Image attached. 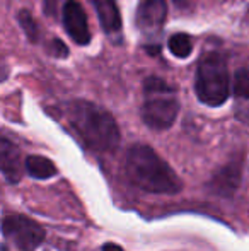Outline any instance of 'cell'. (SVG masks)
<instances>
[{
    "mask_svg": "<svg viewBox=\"0 0 249 251\" xmlns=\"http://www.w3.org/2000/svg\"><path fill=\"white\" fill-rule=\"evenodd\" d=\"M99 17V23L108 34H120L121 16L116 0H91Z\"/></svg>",
    "mask_w": 249,
    "mask_h": 251,
    "instance_id": "10",
    "label": "cell"
},
{
    "mask_svg": "<svg viewBox=\"0 0 249 251\" xmlns=\"http://www.w3.org/2000/svg\"><path fill=\"white\" fill-rule=\"evenodd\" d=\"M236 118L239 120L244 125H249V106H244V108H237L236 109Z\"/></svg>",
    "mask_w": 249,
    "mask_h": 251,
    "instance_id": "16",
    "label": "cell"
},
{
    "mask_svg": "<svg viewBox=\"0 0 249 251\" xmlns=\"http://www.w3.org/2000/svg\"><path fill=\"white\" fill-rule=\"evenodd\" d=\"M244 159H246L244 151H239L226 164L220 166L212 175V178L206 181L208 193L220 197V199H232L239 190L241 181H243Z\"/></svg>",
    "mask_w": 249,
    "mask_h": 251,
    "instance_id": "6",
    "label": "cell"
},
{
    "mask_svg": "<svg viewBox=\"0 0 249 251\" xmlns=\"http://www.w3.org/2000/svg\"><path fill=\"white\" fill-rule=\"evenodd\" d=\"M2 232L3 239L12 243L19 251H36L46 238L43 226L23 214L5 215L2 221Z\"/></svg>",
    "mask_w": 249,
    "mask_h": 251,
    "instance_id": "5",
    "label": "cell"
},
{
    "mask_svg": "<svg viewBox=\"0 0 249 251\" xmlns=\"http://www.w3.org/2000/svg\"><path fill=\"white\" fill-rule=\"evenodd\" d=\"M17 21H19L21 27L24 29V34L27 36V40L31 43H38V40H40V29H38V24L34 21V17L27 10H21L19 16H17Z\"/></svg>",
    "mask_w": 249,
    "mask_h": 251,
    "instance_id": "14",
    "label": "cell"
},
{
    "mask_svg": "<svg viewBox=\"0 0 249 251\" xmlns=\"http://www.w3.org/2000/svg\"><path fill=\"white\" fill-rule=\"evenodd\" d=\"M103 251H123V248L114 245V243H106V245L103 246Z\"/></svg>",
    "mask_w": 249,
    "mask_h": 251,
    "instance_id": "19",
    "label": "cell"
},
{
    "mask_svg": "<svg viewBox=\"0 0 249 251\" xmlns=\"http://www.w3.org/2000/svg\"><path fill=\"white\" fill-rule=\"evenodd\" d=\"M63 26L65 31L77 45L91 43V29L87 16L77 0H67L63 5Z\"/></svg>",
    "mask_w": 249,
    "mask_h": 251,
    "instance_id": "8",
    "label": "cell"
},
{
    "mask_svg": "<svg viewBox=\"0 0 249 251\" xmlns=\"http://www.w3.org/2000/svg\"><path fill=\"white\" fill-rule=\"evenodd\" d=\"M46 51L51 56H55V58H65V56H68V48L65 47V43L62 40H51L46 47Z\"/></svg>",
    "mask_w": 249,
    "mask_h": 251,
    "instance_id": "15",
    "label": "cell"
},
{
    "mask_svg": "<svg viewBox=\"0 0 249 251\" xmlns=\"http://www.w3.org/2000/svg\"><path fill=\"white\" fill-rule=\"evenodd\" d=\"M195 93L206 106L219 108L229 100L230 75L227 60L219 51H206L196 67Z\"/></svg>",
    "mask_w": 249,
    "mask_h": 251,
    "instance_id": "3",
    "label": "cell"
},
{
    "mask_svg": "<svg viewBox=\"0 0 249 251\" xmlns=\"http://www.w3.org/2000/svg\"><path fill=\"white\" fill-rule=\"evenodd\" d=\"M176 3L178 9L181 10H191L193 9V0H173Z\"/></svg>",
    "mask_w": 249,
    "mask_h": 251,
    "instance_id": "18",
    "label": "cell"
},
{
    "mask_svg": "<svg viewBox=\"0 0 249 251\" xmlns=\"http://www.w3.org/2000/svg\"><path fill=\"white\" fill-rule=\"evenodd\" d=\"M125 175L132 185L152 195H178L183 181L150 146L135 144L126 152Z\"/></svg>",
    "mask_w": 249,
    "mask_h": 251,
    "instance_id": "2",
    "label": "cell"
},
{
    "mask_svg": "<svg viewBox=\"0 0 249 251\" xmlns=\"http://www.w3.org/2000/svg\"><path fill=\"white\" fill-rule=\"evenodd\" d=\"M145 101L142 106V120L149 128L162 132L174 125L180 113L176 89L164 79L150 75L143 80Z\"/></svg>",
    "mask_w": 249,
    "mask_h": 251,
    "instance_id": "4",
    "label": "cell"
},
{
    "mask_svg": "<svg viewBox=\"0 0 249 251\" xmlns=\"http://www.w3.org/2000/svg\"><path fill=\"white\" fill-rule=\"evenodd\" d=\"M232 93L237 100H249V69H239L234 74Z\"/></svg>",
    "mask_w": 249,
    "mask_h": 251,
    "instance_id": "13",
    "label": "cell"
},
{
    "mask_svg": "<svg viewBox=\"0 0 249 251\" xmlns=\"http://www.w3.org/2000/svg\"><path fill=\"white\" fill-rule=\"evenodd\" d=\"M58 2H60V0H43L45 12H46V16H55V12H57V7H58Z\"/></svg>",
    "mask_w": 249,
    "mask_h": 251,
    "instance_id": "17",
    "label": "cell"
},
{
    "mask_svg": "<svg viewBox=\"0 0 249 251\" xmlns=\"http://www.w3.org/2000/svg\"><path fill=\"white\" fill-rule=\"evenodd\" d=\"M167 19L166 0H142L136 7L135 24L145 41L156 43Z\"/></svg>",
    "mask_w": 249,
    "mask_h": 251,
    "instance_id": "7",
    "label": "cell"
},
{
    "mask_svg": "<svg viewBox=\"0 0 249 251\" xmlns=\"http://www.w3.org/2000/svg\"><path fill=\"white\" fill-rule=\"evenodd\" d=\"M24 161H26V173L34 179H50L58 173L57 166L45 155L31 154Z\"/></svg>",
    "mask_w": 249,
    "mask_h": 251,
    "instance_id": "11",
    "label": "cell"
},
{
    "mask_svg": "<svg viewBox=\"0 0 249 251\" xmlns=\"http://www.w3.org/2000/svg\"><path fill=\"white\" fill-rule=\"evenodd\" d=\"M167 47H169V51L174 56H178V58H186V56H189V53L193 51L191 38L184 33L173 34L169 38V41H167Z\"/></svg>",
    "mask_w": 249,
    "mask_h": 251,
    "instance_id": "12",
    "label": "cell"
},
{
    "mask_svg": "<svg viewBox=\"0 0 249 251\" xmlns=\"http://www.w3.org/2000/svg\"><path fill=\"white\" fill-rule=\"evenodd\" d=\"M0 168L5 181L10 185H17L23 179L24 169H26V161L23 162L21 151L7 137H3L0 142Z\"/></svg>",
    "mask_w": 249,
    "mask_h": 251,
    "instance_id": "9",
    "label": "cell"
},
{
    "mask_svg": "<svg viewBox=\"0 0 249 251\" xmlns=\"http://www.w3.org/2000/svg\"><path fill=\"white\" fill-rule=\"evenodd\" d=\"M244 23L249 26V7H248V10H246V14H244Z\"/></svg>",
    "mask_w": 249,
    "mask_h": 251,
    "instance_id": "20",
    "label": "cell"
},
{
    "mask_svg": "<svg viewBox=\"0 0 249 251\" xmlns=\"http://www.w3.org/2000/svg\"><path fill=\"white\" fill-rule=\"evenodd\" d=\"M65 120L70 130L87 149L106 154L120 146V128L110 111L91 101L75 100L65 106Z\"/></svg>",
    "mask_w": 249,
    "mask_h": 251,
    "instance_id": "1",
    "label": "cell"
}]
</instances>
